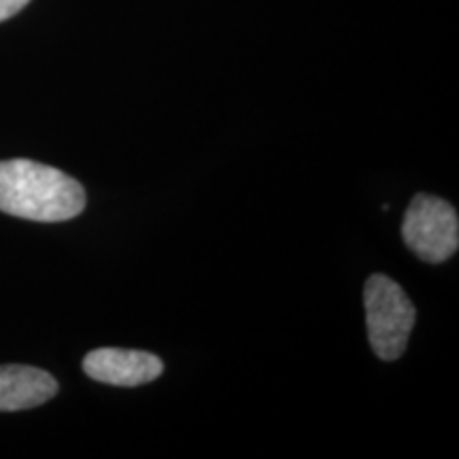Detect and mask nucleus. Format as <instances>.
<instances>
[{
  "label": "nucleus",
  "instance_id": "obj_1",
  "mask_svg": "<svg viewBox=\"0 0 459 459\" xmlns=\"http://www.w3.org/2000/svg\"><path fill=\"white\" fill-rule=\"evenodd\" d=\"M85 189L54 166L32 160L0 162V211L30 221H66L85 209Z\"/></svg>",
  "mask_w": 459,
  "mask_h": 459
},
{
  "label": "nucleus",
  "instance_id": "obj_3",
  "mask_svg": "<svg viewBox=\"0 0 459 459\" xmlns=\"http://www.w3.org/2000/svg\"><path fill=\"white\" fill-rule=\"evenodd\" d=\"M402 238L417 257L440 264L455 255L459 247V217L438 196L417 194L402 221Z\"/></svg>",
  "mask_w": 459,
  "mask_h": 459
},
{
  "label": "nucleus",
  "instance_id": "obj_2",
  "mask_svg": "<svg viewBox=\"0 0 459 459\" xmlns=\"http://www.w3.org/2000/svg\"><path fill=\"white\" fill-rule=\"evenodd\" d=\"M364 307L368 338L377 358L383 361L402 358L417 319L406 291L385 274H372L364 287Z\"/></svg>",
  "mask_w": 459,
  "mask_h": 459
},
{
  "label": "nucleus",
  "instance_id": "obj_4",
  "mask_svg": "<svg viewBox=\"0 0 459 459\" xmlns=\"http://www.w3.org/2000/svg\"><path fill=\"white\" fill-rule=\"evenodd\" d=\"M85 375L115 387H139L156 381L164 372V361L147 351L130 349H94L83 358Z\"/></svg>",
  "mask_w": 459,
  "mask_h": 459
},
{
  "label": "nucleus",
  "instance_id": "obj_6",
  "mask_svg": "<svg viewBox=\"0 0 459 459\" xmlns=\"http://www.w3.org/2000/svg\"><path fill=\"white\" fill-rule=\"evenodd\" d=\"M28 3H30V0H0V22L9 20V17L20 13Z\"/></svg>",
  "mask_w": 459,
  "mask_h": 459
},
{
  "label": "nucleus",
  "instance_id": "obj_5",
  "mask_svg": "<svg viewBox=\"0 0 459 459\" xmlns=\"http://www.w3.org/2000/svg\"><path fill=\"white\" fill-rule=\"evenodd\" d=\"M57 394V381L49 372L32 366H0V411H28Z\"/></svg>",
  "mask_w": 459,
  "mask_h": 459
}]
</instances>
